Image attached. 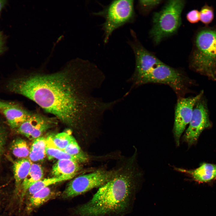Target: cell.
<instances>
[{
	"label": "cell",
	"mask_w": 216,
	"mask_h": 216,
	"mask_svg": "<svg viewBox=\"0 0 216 216\" xmlns=\"http://www.w3.org/2000/svg\"><path fill=\"white\" fill-rule=\"evenodd\" d=\"M105 79L95 64L79 59L55 72L32 70L12 80L8 88L68 125L91 126L113 107L112 101L95 95Z\"/></svg>",
	"instance_id": "1"
},
{
	"label": "cell",
	"mask_w": 216,
	"mask_h": 216,
	"mask_svg": "<svg viewBox=\"0 0 216 216\" xmlns=\"http://www.w3.org/2000/svg\"><path fill=\"white\" fill-rule=\"evenodd\" d=\"M131 158L98 188L88 201L75 209L79 216H125L131 210L140 176Z\"/></svg>",
	"instance_id": "2"
},
{
	"label": "cell",
	"mask_w": 216,
	"mask_h": 216,
	"mask_svg": "<svg viewBox=\"0 0 216 216\" xmlns=\"http://www.w3.org/2000/svg\"><path fill=\"white\" fill-rule=\"evenodd\" d=\"M190 67L196 72L216 80V26L200 27L194 36Z\"/></svg>",
	"instance_id": "3"
},
{
	"label": "cell",
	"mask_w": 216,
	"mask_h": 216,
	"mask_svg": "<svg viewBox=\"0 0 216 216\" xmlns=\"http://www.w3.org/2000/svg\"><path fill=\"white\" fill-rule=\"evenodd\" d=\"M148 83L168 85L179 98L184 97L189 91L192 81L182 71L162 62L132 84L131 88Z\"/></svg>",
	"instance_id": "4"
},
{
	"label": "cell",
	"mask_w": 216,
	"mask_h": 216,
	"mask_svg": "<svg viewBox=\"0 0 216 216\" xmlns=\"http://www.w3.org/2000/svg\"><path fill=\"white\" fill-rule=\"evenodd\" d=\"M184 3L183 0L169 1L160 11L154 14L150 34L156 43L177 31L181 24Z\"/></svg>",
	"instance_id": "5"
},
{
	"label": "cell",
	"mask_w": 216,
	"mask_h": 216,
	"mask_svg": "<svg viewBox=\"0 0 216 216\" xmlns=\"http://www.w3.org/2000/svg\"><path fill=\"white\" fill-rule=\"evenodd\" d=\"M93 14L105 19L102 29L104 31V41L106 44L115 30L132 21L134 15V1L114 0L101 11Z\"/></svg>",
	"instance_id": "6"
},
{
	"label": "cell",
	"mask_w": 216,
	"mask_h": 216,
	"mask_svg": "<svg viewBox=\"0 0 216 216\" xmlns=\"http://www.w3.org/2000/svg\"><path fill=\"white\" fill-rule=\"evenodd\" d=\"M117 171V169L107 170L102 168L80 175L70 182L62 193V197L72 198L99 188L112 178Z\"/></svg>",
	"instance_id": "7"
},
{
	"label": "cell",
	"mask_w": 216,
	"mask_h": 216,
	"mask_svg": "<svg viewBox=\"0 0 216 216\" xmlns=\"http://www.w3.org/2000/svg\"><path fill=\"white\" fill-rule=\"evenodd\" d=\"M203 91L196 96L178 98L175 110L173 133L176 145L179 146L180 140L187 125L189 124L194 106L202 97Z\"/></svg>",
	"instance_id": "8"
},
{
	"label": "cell",
	"mask_w": 216,
	"mask_h": 216,
	"mask_svg": "<svg viewBox=\"0 0 216 216\" xmlns=\"http://www.w3.org/2000/svg\"><path fill=\"white\" fill-rule=\"evenodd\" d=\"M202 97L194 106L189 126L183 136V141L189 146L194 144L203 130L211 125L206 101Z\"/></svg>",
	"instance_id": "9"
},
{
	"label": "cell",
	"mask_w": 216,
	"mask_h": 216,
	"mask_svg": "<svg viewBox=\"0 0 216 216\" xmlns=\"http://www.w3.org/2000/svg\"><path fill=\"white\" fill-rule=\"evenodd\" d=\"M57 118L50 117L38 112L31 115L17 128V132L31 140L39 137L56 124Z\"/></svg>",
	"instance_id": "10"
},
{
	"label": "cell",
	"mask_w": 216,
	"mask_h": 216,
	"mask_svg": "<svg viewBox=\"0 0 216 216\" xmlns=\"http://www.w3.org/2000/svg\"><path fill=\"white\" fill-rule=\"evenodd\" d=\"M2 111L12 128H17L29 117L33 112L19 105L14 104Z\"/></svg>",
	"instance_id": "11"
},
{
	"label": "cell",
	"mask_w": 216,
	"mask_h": 216,
	"mask_svg": "<svg viewBox=\"0 0 216 216\" xmlns=\"http://www.w3.org/2000/svg\"><path fill=\"white\" fill-rule=\"evenodd\" d=\"M178 171L191 175L195 180L200 182L209 181L216 177V164L203 163L193 170L176 168Z\"/></svg>",
	"instance_id": "12"
},
{
	"label": "cell",
	"mask_w": 216,
	"mask_h": 216,
	"mask_svg": "<svg viewBox=\"0 0 216 216\" xmlns=\"http://www.w3.org/2000/svg\"><path fill=\"white\" fill-rule=\"evenodd\" d=\"M79 163L70 159L58 160L53 166L51 173L54 177L75 176L80 169Z\"/></svg>",
	"instance_id": "13"
},
{
	"label": "cell",
	"mask_w": 216,
	"mask_h": 216,
	"mask_svg": "<svg viewBox=\"0 0 216 216\" xmlns=\"http://www.w3.org/2000/svg\"><path fill=\"white\" fill-rule=\"evenodd\" d=\"M43 176L44 172L41 166L38 164L32 163L28 174L20 187L19 192H20L21 200L29 188L36 182L43 179Z\"/></svg>",
	"instance_id": "14"
},
{
	"label": "cell",
	"mask_w": 216,
	"mask_h": 216,
	"mask_svg": "<svg viewBox=\"0 0 216 216\" xmlns=\"http://www.w3.org/2000/svg\"><path fill=\"white\" fill-rule=\"evenodd\" d=\"M32 164L29 159L25 158L14 164L13 169L15 180V192L16 194L20 191L21 184L28 174Z\"/></svg>",
	"instance_id": "15"
},
{
	"label": "cell",
	"mask_w": 216,
	"mask_h": 216,
	"mask_svg": "<svg viewBox=\"0 0 216 216\" xmlns=\"http://www.w3.org/2000/svg\"><path fill=\"white\" fill-rule=\"evenodd\" d=\"M57 194L49 187L43 188L30 196L27 204L29 211L38 208Z\"/></svg>",
	"instance_id": "16"
},
{
	"label": "cell",
	"mask_w": 216,
	"mask_h": 216,
	"mask_svg": "<svg viewBox=\"0 0 216 216\" xmlns=\"http://www.w3.org/2000/svg\"><path fill=\"white\" fill-rule=\"evenodd\" d=\"M46 154L49 159L54 158L58 160L62 159H70L76 160L80 163L86 162L88 159L81 157L71 155L63 150L56 148L54 145L50 136L46 138Z\"/></svg>",
	"instance_id": "17"
},
{
	"label": "cell",
	"mask_w": 216,
	"mask_h": 216,
	"mask_svg": "<svg viewBox=\"0 0 216 216\" xmlns=\"http://www.w3.org/2000/svg\"><path fill=\"white\" fill-rule=\"evenodd\" d=\"M46 138L39 137L35 140L30 148L29 159L32 161L43 160L46 154Z\"/></svg>",
	"instance_id": "18"
},
{
	"label": "cell",
	"mask_w": 216,
	"mask_h": 216,
	"mask_svg": "<svg viewBox=\"0 0 216 216\" xmlns=\"http://www.w3.org/2000/svg\"><path fill=\"white\" fill-rule=\"evenodd\" d=\"M75 176L74 175L62 176L42 179L31 186L27 193L30 196L43 188L58 182L70 179Z\"/></svg>",
	"instance_id": "19"
},
{
	"label": "cell",
	"mask_w": 216,
	"mask_h": 216,
	"mask_svg": "<svg viewBox=\"0 0 216 216\" xmlns=\"http://www.w3.org/2000/svg\"><path fill=\"white\" fill-rule=\"evenodd\" d=\"M10 149L16 157L25 158L29 156L30 148L26 141L21 138L14 140L11 143Z\"/></svg>",
	"instance_id": "20"
},
{
	"label": "cell",
	"mask_w": 216,
	"mask_h": 216,
	"mask_svg": "<svg viewBox=\"0 0 216 216\" xmlns=\"http://www.w3.org/2000/svg\"><path fill=\"white\" fill-rule=\"evenodd\" d=\"M56 147L63 150L67 145L75 139L71 134L66 132L58 134L54 136H50Z\"/></svg>",
	"instance_id": "21"
},
{
	"label": "cell",
	"mask_w": 216,
	"mask_h": 216,
	"mask_svg": "<svg viewBox=\"0 0 216 216\" xmlns=\"http://www.w3.org/2000/svg\"><path fill=\"white\" fill-rule=\"evenodd\" d=\"M200 13V20L205 26H208L214 18V9L212 5L205 3L201 7Z\"/></svg>",
	"instance_id": "22"
},
{
	"label": "cell",
	"mask_w": 216,
	"mask_h": 216,
	"mask_svg": "<svg viewBox=\"0 0 216 216\" xmlns=\"http://www.w3.org/2000/svg\"><path fill=\"white\" fill-rule=\"evenodd\" d=\"M186 18L188 21L190 23H197L200 20V11L197 9L192 10L187 13Z\"/></svg>",
	"instance_id": "23"
},
{
	"label": "cell",
	"mask_w": 216,
	"mask_h": 216,
	"mask_svg": "<svg viewBox=\"0 0 216 216\" xmlns=\"http://www.w3.org/2000/svg\"><path fill=\"white\" fill-rule=\"evenodd\" d=\"M161 2L160 0H140L139 4L141 7L150 8L159 4Z\"/></svg>",
	"instance_id": "24"
},
{
	"label": "cell",
	"mask_w": 216,
	"mask_h": 216,
	"mask_svg": "<svg viewBox=\"0 0 216 216\" xmlns=\"http://www.w3.org/2000/svg\"><path fill=\"white\" fill-rule=\"evenodd\" d=\"M5 142L4 135L0 129V156L2 153Z\"/></svg>",
	"instance_id": "25"
},
{
	"label": "cell",
	"mask_w": 216,
	"mask_h": 216,
	"mask_svg": "<svg viewBox=\"0 0 216 216\" xmlns=\"http://www.w3.org/2000/svg\"><path fill=\"white\" fill-rule=\"evenodd\" d=\"M4 41L2 33L0 32V54L4 50Z\"/></svg>",
	"instance_id": "26"
},
{
	"label": "cell",
	"mask_w": 216,
	"mask_h": 216,
	"mask_svg": "<svg viewBox=\"0 0 216 216\" xmlns=\"http://www.w3.org/2000/svg\"><path fill=\"white\" fill-rule=\"evenodd\" d=\"M11 104L10 102L0 100V110L2 111L5 108L10 106Z\"/></svg>",
	"instance_id": "27"
},
{
	"label": "cell",
	"mask_w": 216,
	"mask_h": 216,
	"mask_svg": "<svg viewBox=\"0 0 216 216\" xmlns=\"http://www.w3.org/2000/svg\"><path fill=\"white\" fill-rule=\"evenodd\" d=\"M6 2L4 0H0V13L5 4Z\"/></svg>",
	"instance_id": "28"
}]
</instances>
